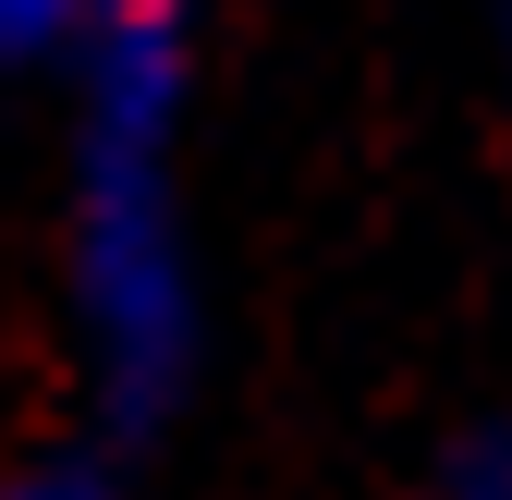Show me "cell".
<instances>
[{"label":"cell","mask_w":512,"mask_h":500,"mask_svg":"<svg viewBox=\"0 0 512 500\" xmlns=\"http://www.w3.org/2000/svg\"><path fill=\"white\" fill-rule=\"evenodd\" d=\"M0 500H135V464H122V452H98L86 427H49L37 452H13V464H0Z\"/></svg>","instance_id":"7a4b0ae2"},{"label":"cell","mask_w":512,"mask_h":500,"mask_svg":"<svg viewBox=\"0 0 512 500\" xmlns=\"http://www.w3.org/2000/svg\"><path fill=\"white\" fill-rule=\"evenodd\" d=\"M415 500H512V403H488V415H464L452 440L427 452V476H415Z\"/></svg>","instance_id":"3957f363"},{"label":"cell","mask_w":512,"mask_h":500,"mask_svg":"<svg viewBox=\"0 0 512 500\" xmlns=\"http://www.w3.org/2000/svg\"><path fill=\"white\" fill-rule=\"evenodd\" d=\"M488 61H500V86H512V0H488Z\"/></svg>","instance_id":"5b68a950"},{"label":"cell","mask_w":512,"mask_h":500,"mask_svg":"<svg viewBox=\"0 0 512 500\" xmlns=\"http://www.w3.org/2000/svg\"><path fill=\"white\" fill-rule=\"evenodd\" d=\"M196 0H98L61 61V342L74 427L122 464H159L208 391V232H196Z\"/></svg>","instance_id":"6da1fadb"},{"label":"cell","mask_w":512,"mask_h":500,"mask_svg":"<svg viewBox=\"0 0 512 500\" xmlns=\"http://www.w3.org/2000/svg\"><path fill=\"white\" fill-rule=\"evenodd\" d=\"M86 13H98V0H0V74H49V86H61Z\"/></svg>","instance_id":"277c9868"}]
</instances>
